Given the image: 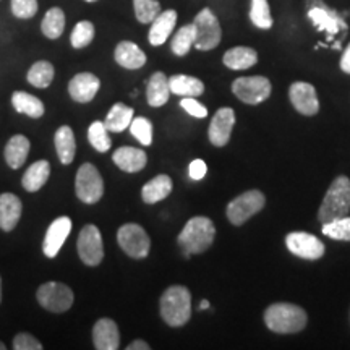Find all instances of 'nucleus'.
I'll return each mask as SVG.
<instances>
[{
  "label": "nucleus",
  "instance_id": "36",
  "mask_svg": "<svg viewBox=\"0 0 350 350\" xmlns=\"http://www.w3.org/2000/svg\"><path fill=\"white\" fill-rule=\"evenodd\" d=\"M250 20L260 29H269L273 26V16H271L268 0H252Z\"/></svg>",
  "mask_w": 350,
  "mask_h": 350
},
{
  "label": "nucleus",
  "instance_id": "22",
  "mask_svg": "<svg viewBox=\"0 0 350 350\" xmlns=\"http://www.w3.org/2000/svg\"><path fill=\"white\" fill-rule=\"evenodd\" d=\"M116 62L126 70H138L146 64V54L135 42L122 41L113 52Z\"/></svg>",
  "mask_w": 350,
  "mask_h": 350
},
{
  "label": "nucleus",
  "instance_id": "2",
  "mask_svg": "<svg viewBox=\"0 0 350 350\" xmlns=\"http://www.w3.org/2000/svg\"><path fill=\"white\" fill-rule=\"evenodd\" d=\"M306 321L308 317L305 310L294 304H273L265 312L266 326L278 334H294L304 331Z\"/></svg>",
  "mask_w": 350,
  "mask_h": 350
},
{
  "label": "nucleus",
  "instance_id": "18",
  "mask_svg": "<svg viewBox=\"0 0 350 350\" xmlns=\"http://www.w3.org/2000/svg\"><path fill=\"white\" fill-rule=\"evenodd\" d=\"M112 161L124 172L135 174L146 167L148 156L143 150L133 146H122L112 154Z\"/></svg>",
  "mask_w": 350,
  "mask_h": 350
},
{
  "label": "nucleus",
  "instance_id": "21",
  "mask_svg": "<svg viewBox=\"0 0 350 350\" xmlns=\"http://www.w3.org/2000/svg\"><path fill=\"white\" fill-rule=\"evenodd\" d=\"M175 23H177V12H161L151 23L150 36H148L150 38L151 46H163V44L169 39L170 34H172Z\"/></svg>",
  "mask_w": 350,
  "mask_h": 350
},
{
  "label": "nucleus",
  "instance_id": "25",
  "mask_svg": "<svg viewBox=\"0 0 350 350\" xmlns=\"http://www.w3.org/2000/svg\"><path fill=\"white\" fill-rule=\"evenodd\" d=\"M170 88H169V78L164 75L163 72H156L154 75L150 78L146 88V98L148 104L151 107H161L164 106L169 100Z\"/></svg>",
  "mask_w": 350,
  "mask_h": 350
},
{
  "label": "nucleus",
  "instance_id": "17",
  "mask_svg": "<svg viewBox=\"0 0 350 350\" xmlns=\"http://www.w3.org/2000/svg\"><path fill=\"white\" fill-rule=\"evenodd\" d=\"M99 78L93 73H78L68 83V93L77 103H90L98 94Z\"/></svg>",
  "mask_w": 350,
  "mask_h": 350
},
{
  "label": "nucleus",
  "instance_id": "4",
  "mask_svg": "<svg viewBox=\"0 0 350 350\" xmlns=\"http://www.w3.org/2000/svg\"><path fill=\"white\" fill-rule=\"evenodd\" d=\"M350 211V180L345 175H339L331 183L329 190L323 198L318 211V221L321 224L334 221V219L347 216Z\"/></svg>",
  "mask_w": 350,
  "mask_h": 350
},
{
  "label": "nucleus",
  "instance_id": "20",
  "mask_svg": "<svg viewBox=\"0 0 350 350\" xmlns=\"http://www.w3.org/2000/svg\"><path fill=\"white\" fill-rule=\"evenodd\" d=\"M23 204L21 200L13 193L0 195V227L2 230L12 232L20 222Z\"/></svg>",
  "mask_w": 350,
  "mask_h": 350
},
{
  "label": "nucleus",
  "instance_id": "40",
  "mask_svg": "<svg viewBox=\"0 0 350 350\" xmlns=\"http://www.w3.org/2000/svg\"><path fill=\"white\" fill-rule=\"evenodd\" d=\"M130 131L143 146H150L152 143V124L146 117H137L131 120Z\"/></svg>",
  "mask_w": 350,
  "mask_h": 350
},
{
  "label": "nucleus",
  "instance_id": "7",
  "mask_svg": "<svg viewBox=\"0 0 350 350\" xmlns=\"http://www.w3.org/2000/svg\"><path fill=\"white\" fill-rule=\"evenodd\" d=\"M38 301L41 304L42 308H46L51 313H65L72 308L73 291L62 282H46L38 288L36 292Z\"/></svg>",
  "mask_w": 350,
  "mask_h": 350
},
{
  "label": "nucleus",
  "instance_id": "23",
  "mask_svg": "<svg viewBox=\"0 0 350 350\" xmlns=\"http://www.w3.org/2000/svg\"><path fill=\"white\" fill-rule=\"evenodd\" d=\"M29 146L31 144H29V139L25 135H15V137H12L8 139L5 151H3L7 164L12 169H20L26 163V159H28Z\"/></svg>",
  "mask_w": 350,
  "mask_h": 350
},
{
  "label": "nucleus",
  "instance_id": "31",
  "mask_svg": "<svg viewBox=\"0 0 350 350\" xmlns=\"http://www.w3.org/2000/svg\"><path fill=\"white\" fill-rule=\"evenodd\" d=\"M131 120H133V109L125 106L124 103H117L109 111L106 120H104V125L112 133H120V131L129 129Z\"/></svg>",
  "mask_w": 350,
  "mask_h": 350
},
{
  "label": "nucleus",
  "instance_id": "37",
  "mask_svg": "<svg viewBox=\"0 0 350 350\" xmlns=\"http://www.w3.org/2000/svg\"><path fill=\"white\" fill-rule=\"evenodd\" d=\"M323 234L334 240L350 242V217L344 216L323 224Z\"/></svg>",
  "mask_w": 350,
  "mask_h": 350
},
{
  "label": "nucleus",
  "instance_id": "6",
  "mask_svg": "<svg viewBox=\"0 0 350 350\" xmlns=\"http://www.w3.org/2000/svg\"><path fill=\"white\" fill-rule=\"evenodd\" d=\"M75 193L86 204H94L103 198L104 180L96 165L90 163L81 165L75 178Z\"/></svg>",
  "mask_w": 350,
  "mask_h": 350
},
{
  "label": "nucleus",
  "instance_id": "30",
  "mask_svg": "<svg viewBox=\"0 0 350 350\" xmlns=\"http://www.w3.org/2000/svg\"><path fill=\"white\" fill-rule=\"evenodd\" d=\"M224 65L230 70H247L258 62V54L252 47H234L224 54Z\"/></svg>",
  "mask_w": 350,
  "mask_h": 350
},
{
  "label": "nucleus",
  "instance_id": "42",
  "mask_svg": "<svg viewBox=\"0 0 350 350\" xmlns=\"http://www.w3.org/2000/svg\"><path fill=\"white\" fill-rule=\"evenodd\" d=\"M13 349L15 350H42V344L34 338V336L28 334V332H20L13 339Z\"/></svg>",
  "mask_w": 350,
  "mask_h": 350
},
{
  "label": "nucleus",
  "instance_id": "43",
  "mask_svg": "<svg viewBox=\"0 0 350 350\" xmlns=\"http://www.w3.org/2000/svg\"><path fill=\"white\" fill-rule=\"evenodd\" d=\"M180 106L196 119H204L208 116V109L203 104L198 103L195 98H183L180 100Z\"/></svg>",
  "mask_w": 350,
  "mask_h": 350
},
{
  "label": "nucleus",
  "instance_id": "38",
  "mask_svg": "<svg viewBox=\"0 0 350 350\" xmlns=\"http://www.w3.org/2000/svg\"><path fill=\"white\" fill-rule=\"evenodd\" d=\"M135 15L139 23H152L157 15L161 13V3L157 0H133Z\"/></svg>",
  "mask_w": 350,
  "mask_h": 350
},
{
  "label": "nucleus",
  "instance_id": "10",
  "mask_svg": "<svg viewBox=\"0 0 350 350\" xmlns=\"http://www.w3.org/2000/svg\"><path fill=\"white\" fill-rule=\"evenodd\" d=\"M232 93L242 103L256 106L271 96V81L265 77H240L232 83Z\"/></svg>",
  "mask_w": 350,
  "mask_h": 350
},
{
  "label": "nucleus",
  "instance_id": "11",
  "mask_svg": "<svg viewBox=\"0 0 350 350\" xmlns=\"http://www.w3.org/2000/svg\"><path fill=\"white\" fill-rule=\"evenodd\" d=\"M78 255L86 266H98L104 258V242L99 229L93 224H88L81 229L77 243Z\"/></svg>",
  "mask_w": 350,
  "mask_h": 350
},
{
  "label": "nucleus",
  "instance_id": "44",
  "mask_svg": "<svg viewBox=\"0 0 350 350\" xmlns=\"http://www.w3.org/2000/svg\"><path fill=\"white\" fill-rule=\"evenodd\" d=\"M206 172H208V165L204 161L195 159L193 163L190 164V177L193 178V180H201V178L206 175Z\"/></svg>",
  "mask_w": 350,
  "mask_h": 350
},
{
  "label": "nucleus",
  "instance_id": "19",
  "mask_svg": "<svg viewBox=\"0 0 350 350\" xmlns=\"http://www.w3.org/2000/svg\"><path fill=\"white\" fill-rule=\"evenodd\" d=\"M308 18L312 20V23L317 26L319 31H326L329 36H334L340 29L345 28L344 20L340 18L338 13L323 5L310 8Z\"/></svg>",
  "mask_w": 350,
  "mask_h": 350
},
{
  "label": "nucleus",
  "instance_id": "32",
  "mask_svg": "<svg viewBox=\"0 0 350 350\" xmlns=\"http://www.w3.org/2000/svg\"><path fill=\"white\" fill-rule=\"evenodd\" d=\"M41 29L44 36L49 39H57L62 36L65 29V13L62 8L52 7L51 10L46 13V16H44Z\"/></svg>",
  "mask_w": 350,
  "mask_h": 350
},
{
  "label": "nucleus",
  "instance_id": "16",
  "mask_svg": "<svg viewBox=\"0 0 350 350\" xmlns=\"http://www.w3.org/2000/svg\"><path fill=\"white\" fill-rule=\"evenodd\" d=\"M93 344L98 350H117L120 347V332L116 321L100 318L93 327Z\"/></svg>",
  "mask_w": 350,
  "mask_h": 350
},
{
  "label": "nucleus",
  "instance_id": "29",
  "mask_svg": "<svg viewBox=\"0 0 350 350\" xmlns=\"http://www.w3.org/2000/svg\"><path fill=\"white\" fill-rule=\"evenodd\" d=\"M12 104L16 112L26 113L31 119H41L44 116V111H46L41 99L29 93H25V91H15L12 94Z\"/></svg>",
  "mask_w": 350,
  "mask_h": 350
},
{
  "label": "nucleus",
  "instance_id": "35",
  "mask_svg": "<svg viewBox=\"0 0 350 350\" xmlns=\"http://www.w3.org/2000/svg\"><path fill=\"white\" fill-rule=\"evenodd\" d=\"M88 139H90L91 146L99 152H107L112 146V139L109 137L107 126L104 125V122L99 120L90 125V129H88Z\"/></svg>",
  "mask_w": 350,
  "mask_h": 350
},
{
  "label": "nucleus",
  "instance_id": "5",
  "mask_svg": "<svg viewBox=\"0 0 350 350\" xmlns=\"http://www.w3.org/2000/svg\"><path fill=\"white\" fill-rule=\"evenodd\" d=\"M266 198L260 190H248L227 204V219L230 224L242 226L265 208Z\"/></svg>",
  "mask_w": 350,
  "mask_h": 350
},
{
  "label": "nucleus",
  "instance_id": "49",
  "mask_svg": "<svg viewBox=\"0 0 350 350\" xmlns=\"http://www.w3.org/2000/svg\"><path fill=\"white\" fill-rule=\"evenodd\" d=\"M7 347H5V344H3V342H0V350H5Z\"/></svg>",
  "mask_w": 350,
  "mask_h": 350
},
{
  "label": "nucleus",
  "instance_id": "50",
  "mask_svg": "<svg viewBox=\"0 0 350 350\" xmlns=\"http://www.w3.org/2000/svg\"><path fill=\"white\" fill-rule=\"evenodd\" d=\"M85 2H90V3H93V2H98V0H85Z\"/></svg>",
  "mask_w": 350,
  "mask_h": 350
},
{
  "label": "nucleus",
  "instance_id": "47",
  "mask_svg": "<svg viewBox=\"0 0 350 350\" xmlns=\"http://www.w3.org/2000/svg\"><path fill=\"white\" fill-rule=\"evenodd\" d=\"M206 308H209V301L208 300H203L200 304V310H206Z\"/></svg>",
  "mask_w": 350,
  "mask_h": 350
},
{
  "label": "nucleus",
  "instance_id": "8",
  "mask_svg": "<svg viewBox=\"0 0 350 350\" xmlns=\"http://www.w3.org/2000/svg\"><path fill=\"white\" fill-rule=\"evenodd\" d=\"M117 242H119L120 248L124 250L130 258L135 260H142L146 258L151 248L150 235L139 224H124L117 232Z\"/></svg>",
  "mask_w": 350,
  "mask_h": 350
},
{
  "label": "nucleus",
  "instance_id": "3",
  "mask_svg": "<svg viewBox=\"0 0 350 350\" xmlns=\"http://www.w3.org/2000/svg\"><path fill=\"white\" fill-rule=\"evenodd\" d=\"M161 317L169 326L180 327L191 318V294L187 287L172 286L161 297Z\"/></svg>",
  "mask_w": 350,
  "mask_h": 350
},
{
  "label": "nucleus",
  "instance_id": "28",
  "mask_svg": "<svg viewBox=\"0 0 350 350\" xmlns=\"http://www.w3.org/2000/svg\"><path fill=\"white\" fill-rule=\"evenodd\" d=\"M170 93L180 96V98H198L204 93L203 81L195 77L174 75L169 78Z\"/></svg>",
  "mask_w": 350,
  "mask_h": 350
},
{
  "label": "nucleus",
  "instance_id": "46",
  "mask_svg": "<svg viewBox=\"0 0 350 350\" xmlns=\"http://www.w3.org/2000/svg\"><path fill=\"white\" fill-rule=\"evenodd\" d=\"M150 349H151L150 344H146L144 340H139V339L133 340V342L126 345V350H150Z\"/></svg>",
  "mask_w": 350,
  "mask_h": 350
},
{
  "label": "nucleus",
  "instance_id": "33",
  "mask_svg": "<svg viewBox=\"0 0 350 350\" xmlns=\"http://www.w3.org/2000/svg\"><path fill=\"white\" fill-rule=\"evenodd\" d=\"M195 39H196L195 25L191 23V25L182 26V28L178 29V31L175 33V36L172 38V44H170L172 52L178 57L187 55L188 52H190L191 46L195 44Z\"/></svg>",
  "mask_w": 350,
  "mask_h": 350
},
{
  "label": "nucleus",
  "instance_id": "27",
  "mask_svg": "<svg viewBox=\"0 0 350 350\" xmlns=\"http://www.w3.org/2000/svg\"><path fill=\"white\" fill-rule=\"evenodd\" d=\"M51 175V164L47 161H36L26 170L23 178H21V185L26 191H38L46 185V182L49 180Z\"/></svg>",
  "mask_w": 350,
  "mask_h": 350
},
{
  "label": "nucleus",
  "instance_id": "9",
  "mask_svg": "<svg viewBox=\"0 0 350 350\" xmlns=\"http://www.w3.org/2000/svg\"><path fill=\"white\" fill-rule=\"evenodd\" d=\"M193 25L196 29V49L211 51L214 47L219 46V42H221L222 39V29L216 15H214L209 8H203V10L195 16Z\"/></svg>",
  "mask_w": 350,
  "mask_h": 350
},
{
  "label": "nucleus",
  "instance_id": "45",
  "mask_svg": "<svg viewBox=\"0 0 350 350\" xmlns=\"http://www.w3.org/2000/svg\"><path fill=\"white\" fill-rule=\"evenodd\" d=\"M340 68H342V72L350 73V44L347 46V49L344 51L342 59H340Z\"/></svg>",
  "mask_w": 350,
  "mask_h": 350
},
{
  "label": "nucleus",
  "instance_id": "1",
  "mask_svg": "<svg viewBox=\"0 0 350 350\" xmlns=\"http://www.w3.org/2000/svg\"><path fill=\"white\" fill-rule=\"evenodd\" d=\"M216 237V227L209 217L196 216L187 222L183 230L178 234V245L188 258L190 255H200L211 247Z\"/></svg>",
  "mask_w": 350,
  "mask_h": 350
},
{
  "label": "nucleus",
  "instance_id": "14",
  "mask_svg": "<svg viewBox=\"0 0 350 350\" xmlns=\"http://www.w3.org/2000/svg\"><path fill=\"white\" fill-rule=\"evenodd\" d=\"M235 125V112L230 107H222L214 113L211 125H209L208 137L214 146L222 148L229 143L232 129Z\"/></svg>",
  "mask_w": 350,
  "mask_h": 350
},
{
  "label": "nucleus",
  "instance_id": "13",
  "mask_svg": "<svg viewBox=\"0 0 350 350\" xmlns=\"http://www.w3.org/2000/svg\"><path fill=\"white\" fill-rule=\"evenodd\" d=\"M288 98H291V103L295 107V111L304 113V116H317L319 111L317 90L310 83H292L291 90H288Z\"/></svg>",
  "mask_w": 350,
  "mask_h": 350
},
{
  "label": "nucleus",
  "instance_id": "24",
  "mask_svg": "<svg viewBox=\"0 0 350 350\" xmlns=\"http://www.w3.org/2000/svg\"><path fill=\"white\" fill-rule=\"evenodd\" d=\"M172 191V180H170L169 175H157V177L151 178L146 185L143 187L142 190V198L144 203L148 204H154L163 201L164 198H167Z\"/></svg>",
  "mask_w": 350,
  "mask_h": 350
},
{
  "label": "nucleus",
  "instance_id": "26",
  "mask_svg": "<svg viewBox=\"0 0 350 350\" xmlns=\"http://www.w3.org/2000/svg\"><path fill=\"white\" fill-rule=\"evenodd\" d=\"M55 151L57 156H59L60 163L68 165L73 163V157H75L77 151V143H75V135H73V130L70 129L68 125L60 126L59 130L55 131Z\"/></svg>",
  "mask_w": 350,
  "mask_h": 350
},
{
  "label": "nucleus",
  "instance_id": "12",
  "mask_svg": "<svg viewBox=\"0 0 350 350\" xmlns=\"http://www.w3.org/2000/svg\"><path fill=\"white\" fill-rule=\"evenodd\" d=\"M286 245L292 255L304 260H319L325 255V243L306 232H292L286 237Z\"/></svg>",
  "mask_w": 350,
  "mask_h": 350
},
{
  "label": "nucleus",
  "instance_id": "48",
  "mask_svg": "<svg viewBox=\"0 0 350 350\" xmlns=\"http://www.w3.org/2000/svg\"><path fill=\"white\" fill-rule=\"evenodd\" d=\"M0 301H2V278H0Z\"/></svg>",
  "mask_w": 350,
  "mask_h": 350
},
{
  "label": "nucleus",
  "instance_id": "41",
  "mask_svg": "<svg viewBox=\"0 0 350 350\" xmlns=\"http://www.w3.org/2000/svg\"><path fill=\"white\" fill-rule=\"evenodd\" d=\"M12 13L20 20H29L38 13V0H12Z\"/></svg>",
  "mask_w": 350,
  "mask_h": 350
},
{
  "label": "nucleus",
  "instance_id": "34",
  "mask_svg": "<svg viewBox=\"0 0 350 350\" xmlns=\"http://www.w3.org/2000/svg\"><path fill=\"white\" fill-rule=\"evenodd\" d=\"M28 83L34 88H47L54 80V65L46 60H39L29 68Z\"/></svg>",
  "mask_w": 350,
  "mask_h": 350
},
{
  "label": "nucleus",
  "instance_id": "15",
  "mask_svg": "<svg viewBox=\"0 0 350 350\" xmlns=\"http://www.w3.org/2000/svg\"><path fill=\"white\" fill-rule=\"evenodd\" d=\"M70 232H72V219L67 216L57 217L54 222L49 226L46 232L42 243V252L47 258H55L59 255L60 248L64 247L65 240L68 239Z\"/></svg>",
  "mask_w": 350,
  "mask_h": 350
},
{
  "label": "nucleus",
  "instance_id": "39",
  "mask_svg": "<svg viewBox=\"0 0 350 350\" xmlns=\"http://www.w3.org/2000/svg\"><path fill=\"white\" fill-rule=\"evenodd\" d=\"M93 39H94V25L91 23V21L83 20L80 23H77L75 28H73L70 41H72V46L75 47V49H83V47L90 46V44L93 42Z\"/></svg>",
  "mask_w": 350,
  "mask_h": 350
}]
</instances>
